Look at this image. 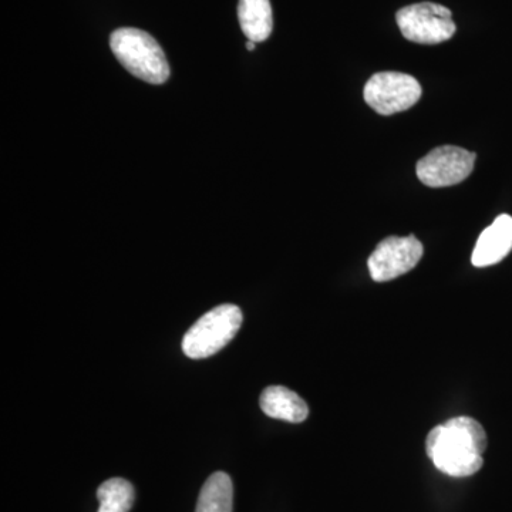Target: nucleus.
Returning <instances> with one entry per match:
<instances>
[{
  "mask_svg": "<svg viewBox=\"0 0 512 512\" xmlns=\"http://www.w3.org/2000/svg\"><path fill=\"white\" fill-rule=\"evenodd\" d=\"M512 249V217L507 214L495 218L478 238L471 262L477 268H485L503 261Z\"/></svg>",
  "mask_w": 512,
  "mask_h": 512,
  "instance_id": "obj_8",
  "label": "nucleus"
},
{
  "mask_svg": "<svg viewBox=\"0 0 512 512\" xmlns=\"http://www.w3.org/2000/svg\"><path fill=\"white\" fill-rule=\"evenodd\" d=\"M234 510V485L227 473L212 474L198 497L195 512H232Z\"/></svg>",
  "mask_w": 512,
  "mask_h": 512,
  "instance_id": "obj_11",
  "label": "nucleus"
},
{
  "mask_svg": "<svg viewBox=\"0 0 512 512\" xmlns=\"http://www.w3.org/2000/svg\"><path fill=\"white\" fill-rule=\"evenodd\" d=\"M421 256L423 245L414 235L389 237L377 245L367 266L373 281L387 282L412 271L419 264Z\"/></svg>",
  "mask_w": 512,
  "mask_h": 512,
  "instance_id": "obj_7",
  "label": "nucleus"
},
{
  "mask_svg": "<svg viewBox=\"0 0 512 512\" xmlns=\"http://www.w3.org/2000/svg\"><path fill=\"white\" fill-rule=\"evenodd\" d=\"M259 406L266 416L289 423H302L309 416V407L305 400L285 386L266 387L259 399Z\"/></svg>",
  "mask_w": 512,
  "mask_h": 512,
  "instance_id": "obj_9",
  "label": "nucleus"
},
{
  "mask_svg": "<svg viewBox=\"0 0 512 512\" xmlns=\"http://www.w3.org/2000/svg\"><path fill=\"white\" fill-rule=\"evenodd\" d=\"M365 101L382 116L412 109L420 100L421 86L410 74L397 72L376 73L366 83Z\"/></svg>",
  "mask_w": 512,
  "mask_h": 512,
  "instance_id": "obj_5",
  "label": "nucleus"
},
{
  "mask_svg": "<svg viewBox=\"0 0 512 512\" xmlns=\"http://www.w3.org/2000/svg\"><path fill=\"white\" fill-rule=\"evenodd\" d=\"M114 56L128 73L150 84H163L170 77L164 50L153 36L134 28L114 30L110 37Z\"/></svg>",
  "mask_w": 512,
  "mask_h": 512,
  "instance_id": "obj_2",
  "label": "nucleus"
},
{
  "mask_svg": "<svg viewBox=\"0 0 512 512\" xmlns=\"http://www.w3.org/2000/svg\"><path fill=\"white\" fill-rule=\"evenodd\" d=\"M396 20L402 35L419 45L447 42L457 30L451 10L433 2L406 6L397 12Z\"/></svg>",
  "mask_w": 512,
  "mask_h": 512,
  "instance_id": "obj_4",
  "label": "nucleus"
},
{
  "mask_svg": "<svg viewBox=\"0 0 512 512\" xmlns=\"http://www.w3.org/2000/svg\"><path fill=\"white\" fill-rule=\"evenodd\" d=\"M255 45H256L255 42H252V40H249V42L247 43V49L249 50V52H252V50L255 49Z\"/></svg>",
  "mask_w": 512,
  "mask_h": 512,
  "instance_id": "obj_13",
  "label": "nucleus"
},
{
  "mask_svg": "<svg viewBox=\"0 0 512 512\" xmlns=\"http://www.w3.org/2000/svg\"><path fill=\"white\" fill-rule=\"evenodd\" d=\"M426 450L441 473L456 478L474 476L483 467L487 434L477 420L454 417L430 431Z\"/></svg>",
  "mask_w": 512,
  "mask_h": 512,
  "instance_id": "obj_1",
  "label": "nucleus"
},
{
  "mask_svg": "<svg viewBox=\"0 0 512 512\" xmlns=\"http://www.w3.org/2000/svg\"><path fill=\"white\" fill-rule=\"evenodd\" d=\"M99 512H128L134 504V487L124 478H110L97 490Z\"/></svg>",
  "mask_w": 512,
  "mask_h": 512,
  "instance_id": "obj_12",
  "label": "nucleus"
},
{
  "mask_svg": "<svg viewBox=\"0 0 512 512\" xmlns=\"http://www.w3.org/2000/svg\"><path fill=\"white\" fill-rule=\"evenodd\" d=\"M238 19L242 32L255 43L265 42L274 28L269 0H239Z\"/></svg>",
  "mask_w": 512,
  "mask_h": 512,
  "instance_id": "obj_10",
  "label": "nucleus"
},
{
  "mask_svg": "<svg viewBox=\"0 0 512 512\" xmlns=\"http://www.w3.org/2000/svg\"><path fill=\"white\" fill-rule=\"evenodd\" d=\"M476 154L456 146L434 148L416 165L419 180L427 187H450L463 183L473 173Z\"/></svg>",
  "mask_w": 512,
  "mask_h": 512,
  "instance_id": "obj_6",
  "label": "nucleus"
},
{
  "mask_svg": "<svg viewBox=\"0 0 512 512\" xmlns=\"http://www.w3.org/2000/svg\"><path fill=\"white\" fill-rule=\"evenodd\" d=\"M242 325V312L237 305L217 306L201 316L188 329L183 339V352L190 359H207L220 352L237 335Z\"/></svg>",
  "mask_w": 512,
  "mask_h": 512,
  "instance_id": "obj_3",
  "label": "nucleus"
}]
</instances>
